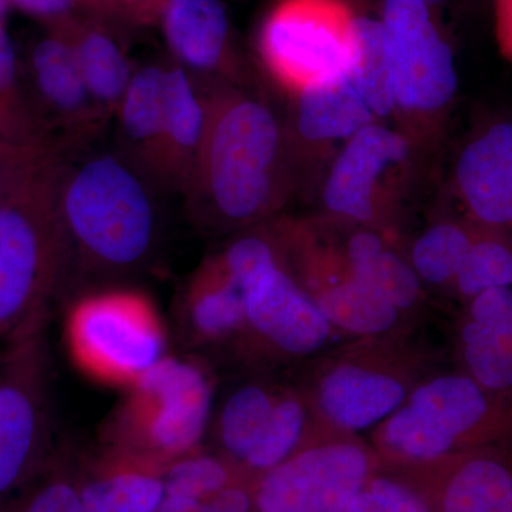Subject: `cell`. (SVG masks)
Wrapping results in <instances>:
<instances>
[{
  "mask_svg": "<svg viewBox=\"0 0 512 512\" xmlns=\"http://www.w3.org/2000/svg\"><path fill=\"white\" fill-rule=\"evenodd\" d=\"M198 512H217L215 511V508L212 507V504L210 501H202L200 505V510Z\"/></svg>",
  "mask_w": 512,
  "mask_h": 512,
  "instance_id": "obj_45",
  "label": "cell"
},
{
  "mask_svg": "<svg viewBox=\"0 0 512 512\" xmlns=\"http://www.w3.org/2000/svg\"><path fill=\"white\" fill-rule=\"evenodd\" d=\"M47 323L3 342L0 352V500L43 466L55 436Z\"/></svg>",
  "mask_w": 512,
  "mask_h": 512,
  "instance_id": "obj_8",
  "label": "cell"
},
{
  "mask_svg": "<svg viewBox=\"0 0 512 512\" xmlns=\"http://www.w3.org/2000/svg\"><path fill=\"white\" fill-rule=\"evenodd\" d=\"M384 249L387 248L384 247L382 238L375 232H357L349 239L348 249H346L349 271L370 264L373 259L382 254Z\"/></svg>",
  "mask_w": 512,
  "mask_h": 512,
  "instance_id": "obj_39",
  "label": "cell"
},
{
  "mask_svg": "<svg viewBox=\"0 0 512 512\" xmlns=\"http://www.w3.org/2000/svg\"><path fill=\"white\" fill-rule=\"evenodd\" d=\"M208 123V92L183 67L167 66L163 185L183 192L197 161Z\"/></svg>",
  "mask_w": 512,
  "mask_h": 512,
  "instance_id": "obj_21",
  "label": "cell"
},
{
  "mask_svg": "<svg viewBox=\"0 0 512 512\" xmlns=\"http://www.w3.org/2000/svg\"><path fill=\"white\" fill-rule=\"evenodd\" d=\"M10 8H12V5H10L9 0H0V23H6Z\"/></svg>",
  "mask_w": 512,
  "mask_h": 512,
  "instance_id": "obj_44",
  "label": "cell"
},
{
  "mask_svg": "<svg viewBox=\"0 0 512 512\" xmlns=\"http://www.w3.org/2000/svg\"><path fill=\"white\" fill-rule=\"evenodd\" d=\"M210 503L217 512L251 511V497L247 491L237 487H225L211 498Z\"/></svg>",
  "mask_w": 512,
  "mask_h": 512,
  "instance_id": "obj_41",
  "label": "cell"
},
{
  "mask_svg": "<svg viewBox=\"0 0 512 512\" xmlns=\"http://www.w3.org/2000/svg\"><path fill=\"white\" fill-rule=\"evenodd\" d=\"M56 23L62 26L72 42L80 72L94 103L106 119L116 116L136 70L131 67L123 46L110 30L90 18L74 16Z\"/></svg>",
  "mask_w": 512,
  "mask_h": 512,
  "instance_id": "obj_23",
  "label": "cell"
},
{
  "mask_svg": "<svg viewBox=\"0 0 512 512\" xmlns=\"http://www.w3.org/2000/svg\"><path fill=\"white\" fill-rule=\"evenodd\" d=\"M25 512H84L82 495L66 478L50 477L25 495Z\"/></svg>",
  "mask_w": 512,
  "mask_h": 512,
  "instance_id": "obj_36",
  "label": "cell"
},
{
  "mask_svg": "<svg viewBox=\"0 0 512 512\" xmlns=\"http://www.w3.org/2000/svg\"><path fill=\"white\" fill-rule=\"evenodd\" d=\"M352 20L339 0H282L262 25V60L295 92L346 72Z\"/></svg>",
  "mask_w": 512,
  "mask_h": 512,
  "instance_id": "obj_9",
  "label": "cell"
},
{
  "mask_svg": "<svg viewBox=\"0 0 512 512\" xmlns=\"http://www.w3.org/2000/svg\"><path fill=\"white\" fill-rule=\"evenodd\" d=\"M163 0H101L110 16L134 23H156Z\"/></svg>",
  "mask_w": 512,
  "mask_h": 512,
  "instance_id": "obj_38",
  "label": "cell"
},
{
  "mask_svg": "<svg viewBox=\"0 0 512 512\" xmlns=\"http://www.w3.org/2000/svg\"><path fill=\"white\" fill-rule=\"evenodd\" d=\"M214 379L194 357L165 356L133 386L101 427L107 446L143 460L198 450L210 429Z\"/></svg>",
  "mask_w": 512,
  "mask_h": 512,
  "instance_id": "obj_5",
  "label": "cell"
},
{
  "mask_svg": "<svg viewBox=\"0 0 512 512\" xmlns=\"http://www.w3.org/2000/svg\"><path fill=\"white\" fill-rule=\"evenodd\" d=\"M406 138L372 123L346 140L330 168L323 202L332 214L356 222L376 217V188L383 174L407 156Z\"/></svg>",
  "mask_w": 512,
  "mask_h": 512,
  "instance_id": "obj_14",
  "label": "cell"
},
{
  "mask_svg": "<svg viewBox=\"0 0 512 512\" xmlns=\"http://www.w3.org/2000/svg\"><path fill=\"white\" fill-rule=\"evenodd\" d=\"M201 503L202 501L192 500V498L165 494L163 503L156 512H198Z\"/></svg>",
  "mask_w": 512,
  "mask_h": 512,
  "instance_id": "obj_42",
  "label": "cell"
},
{
  "mask_svg": "<svg viewBox=\"0 0 512 512\" xmlns=\"http://www.w3.org/2000/svg\"><path fill=\"white\" fill-rule=\"evenodd\" d=\"M284 136L261 101L234 92L208 93V123L184 195L204 231L248 227L275 210Z\"/></svg>",
  "mask_w": 512,
  "mask_h": 512,
  "instance_id": "obj_2",
  "label": "cell"
},
{
  "mask_svg": "<svg viewBox=\"0 0 512 512\" xmlns=\"http://www.w3.org/2000/svg\"><path fill=\"white\" fill-rule=\"evenodd\" d=\"M421 357L399 340L377 336L343 350L320 367L308 402L342 433L376 427L392 416L427 377Z\"/></svg>",
  "mask_w": 512,
  "mask_h": 512,
  "instance_id": "obj_7",
  "label": "cell"
},
{
  "mask_svg": "<svg viewBox=\"0 0 512 512\" xmlns=\"http://www.w3.org/2000/svg\"><path fill=\"white\" fill-rule=\"evenodd\" d=\"M244 323L235 339L247 357L299 359L328 345L335 328L281 261L242 286Z\"/></svg>",
  "mask_w": 512,
  "mask_h": 512,
  "instance_id": "obj_10",
  "label": "cell"
},
{
  "mask_svg": "<svg viewBox=\"0 0 512 512\" xmlns=\"http://www.w3.org/2000/svg\"><path fill=\"white\" fill-rule=\"evenodd\" d=\"M372 454L352 439L301 447L266 471L255 504L259 512H346L367 483Z\"/></svg>",
  "mask_w": 512,
  "mask_h": 512,
  "instance_id": "obj_12",
  "label": "cell"
},
{
  "mask_svg": "<svg viewBox=\"0 0 512 512\" xmlns=\"http://www.w3.org/2000/svg\"><path fill=\"white\" fill-rule=\"evenodd\" d=\"M346 512H430L426 501L390 478L367 480Z\"/></svg>",
  "mask_w": 512,
  "mask_h": 512,
  "instance_id": "obj_35",
  "label": "cell"
},
{
  "mask_svg": "<svg viewBox=\"0 0 512 512\" xmlns=\"http://www.w3.org/2000/svg\"><path fill=\"white\" fill-rule=\"evenodd\" d=\"M5 497L0 500V512H25V497L8 501Z\"/></svg>",
  "mask_w": 512,
  "mask_h": 512,
  "instance_id": "obj_43",
  "label": "cell"
},
{
  "mask_svg": "<svg viewBox=\"0 0 512 512\" xmlns=\"http://www.w3.org/2000/svg\"><path fill=\"white\" fill-rule=\"evenodd\" d=\"M153 181L121 153L64 164L59 187L63 291L106 284L147 266L160 237Z\"/></svg>",
  "mask_w": 512,
  "mask_h": 512,
  "instance_id": "obj_1",
  "label": "cell"
},
{
  "mask_svg": "<svg viewBox=\"0 0 512 512\" xmlns=\"http://www.w3.org/2000/svg\"><path fill=\"white\" fill-rule=\"evenodd\" d=\"M0 140L22 146L59 147L33 116L22 84V67L6 23H0Z\"/></svg>",
  "mask_w": 512,
  "mask_h": 512,
  "instance_id": "obj_28",
  "label": "cell"
},
{
  "mask_svg": "<svg viewBox=\"0 0 512 512\" xmlns=\"http://www.w3.org/2000/svg\"><path fill=\"white\" fill-rule=\"evenodd\" d=\"M346 74L376 119L396 110L392 66L380 20L353 16Z\"/></svg>",
  "mask_w": 512,
  "mask_h": 512,
  "instance_id": "obj_26",
  "label": "cell"
},
{
  "mask_svg": "<svg viewBox=\"0 0 512 512\" xmlns=\"http://www.w3.org/2000/svg\"><path fill=\"white\" fill-rule=\"evenodd\" d=\"M156 23L178 66L192 76L217 73L227 62L229 20L221 0H163Z\"/></svg>",
  "mask_w": 512,
  "mask_h": 512,
  "instance_id": "obj_17",
  "label": "cell"
},
{
  "mask_svg": "<svg viewBox=\"0 0 512 512\" xmlns=\"http://www.w3.org/2000/svg\"><path fill=\"white\" fill-rule=\"evenodd\" d=\"M228 480V470L221 461L194 451L174 461L164 478L165 494L204 501L224 490Z\"/></svg>",
  "mask_w": 512,
  "mask_h": 512,
  "instance_id": "obj_32",
  "label": "cell"
},
{
  "mask_svg": "<svg viewBox=\"0 0 512 512\" xmlns=\"http://www.w3.org/2000/svg\"><path fill=\"white\" fill-rule=\"evenodd\" d=\"M335 329L360 338L386 336L399 325L402 312L365 276L350 275L312 295Z\"/></svg>",
  "mask_w": 512,
  "mask_h": 512,
  "instance_id": "obj_25",
  "label": "cell"
},
{
  "mask_svg": "<svg viewBox=\"0 0 512 512\" xmlns=\"http://www.w3.org/2000/svg\"><path fill=\"white\" fill-rule=\"evenodd\" d=\"M67 157L46 165L0 200V340L49 322L62 295L66 249L59 187Z\"/></svg>",
  "mask_w": 512,
  "mask_h": 512,
  "instance_id": "obj_3",
  "label": "cell"
},
{
  "mask_svg": "<svg viewBox=\"0 0 512 512\" xmlns=\"http://www.w3.org/2000/svg\"><path fill=\"white\" fill-rule=\"evenodd\" d=\"M451 288L464 302L497 288H512V235L477 222L476 237Z\"/></svg>",
  "mask_w": 512,
  "mask_h": 512,
  "instance_id": "obj_27",
  "label": "cell"
},
{
  "mask_svg": "<svg viewBox=\"0 0 512 512\" xmlns=\"http://www.w3.org/2000/svg\"><path fill=\"white\" fill-rule=\"evenodd\" d=\"M427 2H429V0H427Z\"/></svg>",
  "mask_w": 512,
  "mask_h": 512,
  "instance_id": "obj_46",
  "label": "cell"
},
{
  "mask_svg": "<svg viewBox=\"0 0 512 512\" xmlns=\"http://www.w3.org/2000/svg\"><path fill=\"white\" fill-rule=\"evenodd\" d=\"M434 460L446 470L441 512H512V450L481 448Z\"/></svg>",
  "mask_w": 512,
  "mask_h": 512,
  "instance_id": "obj_20",
  "label": "cell"
},
{
  "mask_svg": "<svg viewBox=\"0 0 512 512\" xmlns=\"http://www.w3.org/2000/svg\"><path fill=\"white\" fill-rule=\"evenodd\" d=\"M64 336L77 369L104 386L128 389L167 356L163 319L134 289L80 293L67 311Z\"/></svg>",
  "mask_w": 512,
  "mask_h": 512,
  "instance_id": "obj_6",
  "label": "cell"
},
{
  "mask_svg": "<svg viewBox=\"0 0 512 512\" xmlns=\"http://www.w3.org/2000/svg\"><path fill=\"white\" fill-rule=\"evenodd\" d=\"M494 18L498 46L512 62V0H495Z\"/></svg>",
  "mask_w": 512,
  "mask_h": 512,
  "instance_id": "obj_40",
  "label": "cell"
},
{
  "mask_svg": "<svg viewBox=\"0 0 512 512\" xmlns=\"http://www.w3.org/2000/svg\"><path fill=\"white\" fill-rule=\"evenodd\" d=\"M67 157L53 146H22L0 140V200L46 165Z\"/></svg>",
  "mask_w": 512,
  "mask_h": 512,
  "instance_id": "obj_34",
  "label": "cell"
},
{
  "mask_svg": "<svg viewBox=\"0 0 512 512\" xmlns=\"http://www.w3.org/2000/svg\"><path fill=\"white\" fill-rule=\"evenodd\" d=\"M167 66L148 64L134 70L116 117L123 156L163 185V148Z\"/></svg>",
  "mask_w": 512,
  "mask_h": 512,
  "instance_id": "obj_19",
  "label": "cell"
},
{
  "mask_svg": "<svg viewBox=\"0 0 512 512\" xmlns=\"http://www.w3.org/2000/svg\"><path fill=\"white\" fill-rule=\"evenodd\" d=\"M349 274L370 279L400 312L410 311L420 301L419 275L410 262L404 261L389 249H384L370 264L353 269Z\"/></svg>",
  "mask_w": 512,
  "mask_h": 512,
  "instance_id": "obj_33",
  "label": "cell"
},
{
  "mask_svg": "<svg viewBox=\"0 0 512 512\" xmlns=\"http://www.w3.org/2000/svg\"><path fill=\"white\" fill-rule=\"evenodd\" d=\"M244 295L217 258L192 274L178 305V328L191 348L235 342L244 323Z\"/></svg>",
  "mask_w": 512,
  "mask_h": 512,
  "instance_id": "obj_18",
  "label": "cell"
},
{
  "mask_svg": "<svg viewBox=\"0 0 512 512\" xmlns=\"http://www.w3.org/2000/svg\"><path fill=\"white\" fill-rule=\"evenodd\" d=\"M396 109L443 110L457 93L456 60L427 0H384L382 19Z\"/></svg>",
  "mask_w": 512,
  "mask_h": 512,
  "instance_id": "obj_11",
  "label": "cell"
},
{
  "mask_svg": "<svg viewBox=\"0 0 512 512\" xmlns=\"http://www.w3.org/2000/svg\"><path fill=\"white\" fill-rule=\"evenodd\" d=\"M311 410V404L306 397L296 390L284 387L276 404L271 426L254 453L245 461V466L252 470L269 471L292 456L305 440V436L311 433Z\"/></svg>",
  "mask_w": 512,
  "mask_h": 512,
  "instance_id": "obj_31",
  "label": "cell"
},
{
  "mask_svg": "<svg viewBox=\"0 0 512 512\" xmlns=\"http://www.w3.org/2000/svg\"><path fill=\"white\" fill-rule=\"evenodd\" d=\"M456 185L471 220L512 235V121L485 128L464 147Z\"/></svg>",
  "mask_w": 512,
  "mask_h": 512,
  "instance_id": "obj_16",
  "label": "cell"
},
{
  "mask_svg": "<svg viewBox=\"0 0 512 512\" xmlns=\"http://www.w3.org/2000/svg\"><path fill=\"white\" fill-rule=\"evenodd\" d=\"M80 495L84 512H156L165 485L148 471L126 467L89 481Z\"/></svg>",
  "mask_w": 512,
  "mask_h": 512,
  "instance_id": "obj_30",
  "label": "cell"
},
{
  "mask_svg": "<svg viewBox=\"0 0 512 512\" xmlns=\"http://www.w3.org/2000/svg\"><path fill=\"white\" fill-rule=\"evenodd\" d=\"M457 357L461 373L512 399V288L490 289L466 302Z\"/></svg>",
  "mask_w": 512,
  "mask_h": 512,
  "instance_id": "obj_15",
  "label": "cell"
},
{
  "mask_svg": "<svg viewBox=\"0 0 512 512\" xmlns=\"http://www.w3.org/2000/svg\"><path fill=\"white\" fill-rule=\"evenodd\" d=\"M22 79L37 124L63 150L89 141L107 120L84 83L69 36L57 23L46 25L45 35L30 47Z\"/></svg>",
  "mask_w": 512,
  "mask_h": 512,
  "instance_id": "obj_13",
  "label": "cell"
},
{
  "mask_svg": "<svg viewBox=\"0 0 512 512\" xmlns=\"http://www.w3.org/2000/svg\"><path fill=\"white\" fill-rule=\"evenodd\" d=\"M284 387L252 382L242 384L225 397L210 429L218 446L245 464L264 439L274 419L276 404Z\"/></svg>",
  "mask_w": 512,
  "mask_h": 512,
  "instance_id": "obj_24",
  "label": "cell"
},
{
  "mask_svg": "<svg viewBox=\"0 0 512 512\" xmlns=\"http://www.w3.org/2000/svg\"><path fill=\"white\" fill-rule=\"evenodd\" d=\"M372 436L384 454L410 463L481 448L512 450V399L461 372L427 377Z\"/></svg>",
  "mask_w": 512,
  "mask_h": 512,
  "instance_id": "obj_4",
  "label": "cell"
},
{
  "mask_svg": "<svg viewBox=\"0 0 512 512\" xmlns=\"http://www.w3.org/2000/svg\"><path fill=\"white\" fill-rule=\"evenodd\" d=\"M477 222L447 221L427 229L414 242L413 266L421 282L451 286L476 237Z\"/></svg>",
  "mask_w": 512,
  "mask_h": 512,
  "instance_id": "obj_29",
  "label": "cell"
},
{
  "mask_svg": "<svg viewBox=\"0 0 512 512\" xmlns=\"http://www.w3.org/2000/svg\"><path fill=\"white\" fill-rule=\"evenodd\" d=\"M295 93L296 133L311 144L349 140L377 120L346 72L308 84Z\"/></svg>",
  "mask_w": 512,
  "mask_h": 512,
  "instance_id": "obj_22",
  "label": "cell"
},
{
  "mask_svg": "<svg viewBox=\"0 0 512 512\" xmlns=\"http://www.w3.org/2000/svg\"><path fill=\"white\" fill-rule=\"evenodd\" d=\"M12 8L42 20L45 25L83 16V12L109 15L101 0H9Z\"/></svg>",
  "mask_w": 512,
  "mask_h": 512,
  "instance_id": "obj_37",
  "label": "cell"
}]
</instances>
